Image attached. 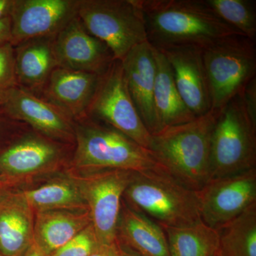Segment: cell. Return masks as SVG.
<instances>
[{"mask_svg": "<svg viewBox=\"0 0 256 256\" xmlns=\"http://www.w3.org/2000/svg\"><path fill=\"white\" fill-rule=\"evenodd\" d=\"M78 16L88 31L108 46L116 60H122L148 41L138 0H80Z\"/></svg>", "mask_w": 256, "mask_h": 256, "instance_id": "52a82bcc", "label": "cell"}, {"mask_svg": "<svg viewBox=\"0 0 256 256\" xmlns=\"http://www.w3.org/2000/svg\"><path fill=\"white\" fill-rule=\"evenodd\" d=\"M222 21L239 33L256 40V10L252 0H204Z\"/></svg>", "mask_w": 256, "mask_h": 256, "instance_id": "484cf974", "label": "cell"}, {"mask_svg": "<svg viewBox=\"0 0 256 256\" xmlns=\"http://www.w3.org/2000/svg\"><path fill=\"white\" fill-rule=\"evenodd\" d=\"M100 244L92 224L48 256H88Z\"/></svg>", "mask_w": 256, "mask_h": 256, "instance_id": "4316f807", "label": "cell"}, {"mask_svg": "<svg viewBox=\"0 0 256 256\" xmlns=\"http://www.w3.org/2000/svg\"><path fill=\"white\" fill-rule=\"evenodd\" d=\"M162 228L170 256H214L220 250L218 230L202 220L186 226Z\"/></svg>", "mask_w": 256, "mask_h": 256, "instance_id": "603a6c76", "label": "cell"}, {"mask_svg": "<svg viewBox=\"0 0 256 256\" xmlns=\"http://www.w3.org/2000/svg\"><path fill=\"white\" fill-rule=\"evenodd\" d=\"M256 168V124L240 92L218 110L210 140V180Z\"/></svg>", "mask_w": 256, "mask_h": 256, "instance_id": "5b68a950", "label": "cell"}, {"mask_svg": "<svg viewBox=\"0 0 256 256\" xmlns=\"http://www.w3.org/2000/svg\"><path fill=\"white\" fill-rule=\"evenodd\" d=\"M34 213L60 210H88L78 185L72 178L20 191Z\"/></svg>", "mask_w": 256, "mask_h": 256, "instance_id": "cb8c5ba5", "label": "cell"}, {"mask_svg": "<svg viewBox=\"0 0 256 256\" xmlns=\"http://www.w3.org/2000/svg\"><path fill=\"white\" fill-rule=\"evenodd\" d=\"M170 64L178 92L196 118L212 110L202 48L174 46L158 48Z\"/></svg>", "mask_w": 256, "mask_h": 256, "instance_id": "9a60e30c", "label": "cell"}, {"mask_svg": "<svg viewBox=\"0 0 256 256\" xmlns=\"http://www.w3.org/2000/svg\"><path fill=\"white\" fill-rule=\"evenodd\" d=\"M11 20L10 16L0 20V46L11 43Z\"/></svg>", "mask_w": 256, "mask_h": 256, "instance_id": "1f68e13d", "label": "cell"}, {"mask_svg": "<svg viewBox=\"0 0 256 256\" xmlns=\"http://www.w3.org/2000/svg\"><path fill=\"white\" fill-rule=\"evenodd\" d=\"M197 192L202 222L220 230L256 203V168L210 180Z\"/></svg>", "mask_w": 256, "mask_h": 256, "instance_id": "30bf717a", "label": "cell"}, {"mask_svg": "<svg viewBox=\"0 0 256 256\" xmlns=\"http://www.w3.org/2000/svg\"><path fill=\"white\" fill-rule=\"evenodd\" d=\"M54 50L58 67L98 75L116 60L108 46L88 31L78 16L55 35Z\"/></svg>", "mask_w": 256, "mask_h": 256, "instance_id": "5bb4252c", "label": "cell"}, {"mask_svg": "<svg viewBox=\"0 0 256 256\" xmlns=\"http://www.w3.org/2000/svg\"><path fill=\"white\" fill-rule=\"evenodd\" d=\"M25 180H26L5 178V176L0 175V192L12 190L14 186H16L20 183L22 182Z\"/></svg>", "mask_w": 256, "mask_h": 256, "instance_id": "d6a6232c", "label": "cell"}, {"mask_svg": "<svg viewBox=\"0 0 256 256\" xmlns=\"http://www.w3.org/2000/svg\"><path fill=\"white\" fill-rule=\"evenodd\" d=\"M34 213L20 191L0 195V254L22 256L33 244Z\"/></svg>", "mask_w": 256, "mask_h": 256, "instance_id": "ac0fdd59", "label": "cell"}, {"mask_svg": "<svg viewBox=\"0 0 256 256\" xmlns=\"http://www.w3.org/2000/svg\"><path fill=\"white\" fill-rule=\"evenodd\" d=\"M80 0H13L11 44L56 34L78 16Z\"/></svg>", "mask_w": 256, "mask_h": 256, "instance_id": "4fadbf2b", "label": "cell"}, {"mask_svg": "<svg viewBox=\"0 0 256 256\" xmlns=\"http://www.w3.org/2000/svg\"><path fill=\"white\" fill-rule=\"evenodd\" d=\"M22 256H45L38 248L34 244H32L31 246L28 248V250L24 252Z\"/></svg>", "mask_w": 256, "mask_h": 256, "instance_id": "e575fe53", "label": "cell"}, {"mask_svg": "<svg viewBox=\"0 0 256 256\" xmlns=\"http://www.w3.org/2000/svg\"><path fill=\"white\" fill-rule=\"evenodd\" d=\"M218 111L152 134L149 150L163 170L200 192L210 180V140Z\"/></svg>", "mask_w": 256, "mask_h": 256, "instance_id": "7a4b0ae2", "label": "cell"}, {"mask_svg": "<svg viewBox=\"0 0 256 256\" xmlns=\"http://www.w3.org/2000/svg\"><path fill=\"white\" fill-rule=\"evenodd\" d=\"M212 110L218 111L255 78V40L242 34L222 38L202 50Z\"/></svg>", "mask_w": 256, "mask_h": 256, "instance_id": "8992f818", "label": "cell"}, {"mask_svg": "<svg viewBox=\"0 0 256 256\" xmlns=\"http://www.w3.org/2000/svg\"><path fill=\"white\" fill-rule=\"evenodd\" d=\"M65 144L28 130L0 152V175L26 180L32 174L54 171L66 159Z\"/></svg>", "mask_w": 256, "mask_h": 256, "instance_id": "7c38bea8", "label": "cell"}, {"mask_svg": "<svg viewBox=\"0 0 256 256\" xmlns=\"http://www.w3.org/2000/svg\"><path fill=\"white\" fill-rule=\"evenodd\" d=\"M244 107L252 122L256 124V78L252 79L242 92Z\"/></svg>", "mask_w": 256, "mask_h": 256, "instance_id": "f546056e", "label": "cell"}, {"mask_svg": "<svg viewBox=\"0 0 256 256\" xmlns=\"http://www.w3.org/2000/svg\"><path fill=\"white\" fill-rule=\"evenodd\" d=\"M120 245L142 256H170L166 235L161 226L129 206L122 198L118 222Z\"/></svg>", "mask_w": 256, "mask_h": 256, "instance_id": "ffe728a7", "label": "cell"}, {"mask_svg": "<svg viewBox=\"0 0 256 256\" xmlns=\"http://www.w3.org/2000/svg\"><path fill=\"white\" fill-rule=\"evenodd\" d=\"M120 247L118 242L111 244H100L88 256H120Z\"/></svg>", "mask_w": 256, "mask_h": 256, "instance_id": "4dcf8cb0", "label": "cell"}, {"mask_svg": "<svg viewBox=\"0 0 256 256\" xmlns=\"http://www.w3.org/2000/svg\"><path fill=\"white\" fill-rule=\"evenodd\" d=\"M30 128L10 118L0 109V152Z\"/></svg>", "mask_w": 256, "mask_h": 256, "instance_id": "f1b7e54d", "label": "cell"}, {"mask_svg": "<svg viewBox=\"0 0 256 256\" xmlns=\"http://www.w3.org/2000/svg\"><path fill=\"white\" fill-rule=\"evenodd\" d=\"M13 0H0V20L10 16Z\"/></svg>", "mask_w": 256, "mask_h": 256, "instance_id": "836d02e7", "label": "cell"}, {"mask_svg": "<svg viewBox=\"0 0 256 256\" xmlns=\"http://www.w3.org/2000/svg\"><path fill=\"white\" fill-rule=\"evenodd\" d=\"M0 109L45 137L75 144L74 120L60 108L22 88L12 89L2 101Z\"/></svg>", "mask_w": 256, "mask_h": 256, "instance_id": "8fae6325", "label": "cell"}, {"mask_svg": "<svg viewBox=\"0 0 256 256\" xmlns=\"http://www.w3.org/2000/svg\"><path fill=\"white\" fill-rule=\"evenodd\" d=\"M54 36L37 37L14 46L18 86L41 95L50 74L58 67L54 50Z\"/></svg>", "mask_w": 256, "mask_h": 256, "instance_id": "d6986e66", "label": "cell"}, {"mask_svg": "<svg viewBox=\"0 0 256 256\" xmlns=\"http://www.w3.org/2000/svg\"><path fill=\"white\" fill-rule=\"evenodd\" d=\"M138 2L148 42L154 48L193 46L204 50L225 37L242 34L218 18L204 0Z\"/></svg>", "mask_w": 256, "mask_h": 256, "instance_id": "6da1fadb", "label": "cell"}, {"mask_svg": "<svg viewBox=\"0 0 256 256\" xmlns=\"http://www.w3.org/2000/svg\"><path fill=\"white\" fill-rule=\"evenodd\" d=\"M153 52L156 65L154 106L162 130L191 122L196 117L182 98L169 63L158 48L153 47Z\"/></svg>", "mask_w": 256, "mask_h": 256, "instance_id": "7402d4cb", "label": "cell"}, {"mask_svg": "<svg viewBox=\"0 0 256 256\" xmlns=\"http://www.w3.org/2000/svg\"><path fill=\"white\" fill-rule=\"evenodd\" d=\"M86 116L108 124L149 150L151 134L138 114L124 79L121 60L100 75Z\"/></svg>", "mask_w": 256, "mask_h": 256, "instance_id": "9c48e42d", "label": "cell"}, {"mask_svg": "<svg viewBox=\"0 0 256 256\" xmlns=\"http://www.w3.org/2000/svg\"><path fill=\"white\" fill-rule=\"evenodd\" d=\"M0 192V195L1 194H2L3 193H4V192Z\"/></svg>", "mask_w": 256, "mask_h": 256, "instance_id": "74e56055", "label": "cell"}, {"mask_svg": "<svg viewBox=\"0 0 256 256\" xmlns=\"http://www.w3.org/2000/svg\"><path fill=\"white\" fill-rule=\"evenodd\" d=\"M0 256H3L2 255H1V254H0Z\"/></svg>", "mask_w": 256, "mask_h": 256, "instance_id": "f35d334b", "label": "cell"}, {"mask_svg": "<svg viewBox=\"0 0 256 256\" xmlns=\"http://www.w3.org/2000/svg\"><path fill=\"white\" fill-rule=\"evenodd\" d=\"M214 256H220V250H218V252H217V254H216V255Z\"/></svg>", "mask_w": 256, "mask_h": 256, "instance_id": "8d00e7d4", "label": "cell"}, {"mask_svg": "<svg viewBox=\"0 0 256 256\" xmlns=\"http://www.w3.org/2000/svg\"><path fill=\"white\" fill-rule=\"evenodd\" d=\"M222 256H256V203L220 230Z\"/></svg>", "mask_w": 256, "mask_h": 256, "instance_id": "d4e9b609", "label": "cell"}, {"mask_svg": "<svg viewBox=\"0 0 256 256\" xmlns=\"http://www.w3.org/2000/svg\"><path fill=\"white\" fill-rule=\"evenodd\" d=\"M120 256H142L139 255L137 252L130 250V249L127 248H124L120 245Z\"/></svg>", "mask_w": 256, "mask_h": 256, "instance_id": "d590c367", "label": "cell"}, {"mask_svg": "<svg viewBox=\"0 0 256 256\" xmlns=\"http://www.w3.org/2000/svg\"><path fill=\"white\" fill-rule=\"evenodd\" d=\"M92 224L88 210L36 212L34 218L33 244L50 256Z\"/></svg>", "mask_w": 256, "mask_h": 256, "instance_id": "44dd1931", "label": "cell"}, {"mask_svg": "<svg viewBox=\"0 0 256 256\" xmlns=\"http://www.w3.org/2000/svg\"><path fill=\"white\" fill-rule=\"evenodd\" d=\"M100 75L57 67L40 97L60 108L75 120L86 116Z\"/></svg>", "mask_w": 256, "mask_h": 256, "instance_id": "e0dca14e", "label": "cell"}, {"mask_svg": "<svg viewBox=\"0 0 256 256\" xmlns=\"http://www.w3.org/2000/svg\"><path fill=\"white\" fill-rule=\"evenodd\" d=\"M72 170H122L141 172L162 168L149 150L108 124L87 116L75 120ZM163 169V168H162Z\"/></svg>", "mask_w": 256, "mask_h": 256, "instance_id": "3957f363", "label": "cell"}, {"mask_svg": "<svg viewBox=\"0 0 256 256\" xmlns=\"http://www.w3.org/2000/svg\"><path fill=\"white\" fill-rule=\"evenodd\" d=\"M124 79L140 117L152 134L162 128L154 106L156 65L153 47L148 41L132 48L121 60Z\"/></svg>", "mask_w": 256, "mask_h": 256, "instance_id": "2e32d148", "label": "cell"}, {"mask_svg": "<svg viewBox=\"0 0 256 256\" xmlns=\"http://www.w3.org/2000/svg\"><path fill=\"white\" fill-rule=\"evenodd\" d=\"M16 86L14 47L8 43L0 46V104L5 96Z\"/></svg>", "mask_w": 256, "mask_h": 256, "instance_id": "83f0119b", "label": "cell"}, {"mask_svg": "<svg viewBox=\"0 0 256 256\" xmlns=\"http://www.w3.org/2000/svg\"><path fill=\"white\" fill-rule=\"evenodd\" d=\"M134 172L122 170L94 172L72 170L69 172L86 204L100 244L117 242L116 232L122 197Z\"/></svg>", "mask_w": 256, "mask_h": 256, "instance_id": "ba28073f", "label": "cell"}, {"mask_svg": "<svg viewBox=\"0 0 256 256\" xmlns=\"http://www.w3.org/2000/svg\"><path fill=\"white\" fill-rule=\"evenodd\" d=\"M124 198L130 206L161 226H186L202 220L198 192L162 168L134 172Z\"/></svg>", "mask_w": 256, "mask_h": 256, "instance_id": "277c9868", "label": "cell"}]
</instances>
